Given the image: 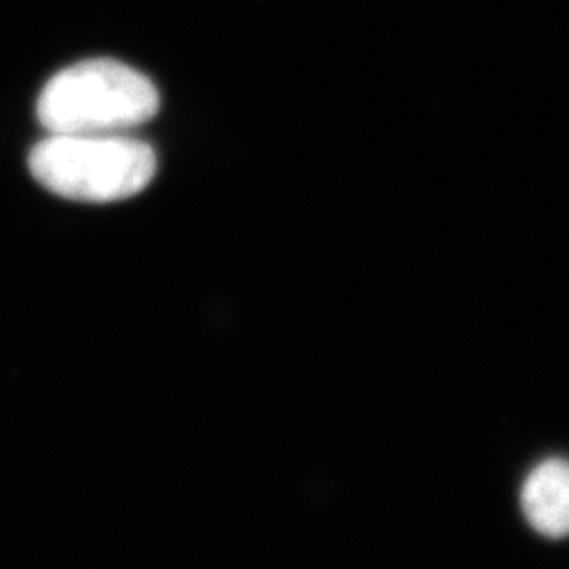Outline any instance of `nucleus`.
Listing matches in <instances>:
<instances>
[{
	"label": "nucleus",
	"instance_id": "1",
	"mask_svg": "<svg viewBox=\"0 0 569 569\" xmlns=\"http://www.w3.org/2000/svg\"><path fill=\"white\" fill-rule=\"evenodd\" d=\"M158 110V89L142 72L104 58L54 74L36 106L50 136H119L150 121Z\"/></svg>",
	"mask_w": 569,
	"mask_h": 569
},
{
	"label": "nucleus",
	"instance_id": "2",
	"mask_svg": "<svg viewBox=\"0 0 569 569\" xmlns=\"http://www.w3.org/2000/svg\"><path fill=\"white\" fill-rule=\"evenodd\" d=\"M28 169L50 192L74 202L110 203L144 191L156 176L152 147L124 136H49Z\"/></svg>",
	"mask_w": 569,
	"mask_h": 569
},
{
	"label": "nucleus",
	"instance_id": "3",
	"mask_svg": "<svg viewBox=\"0 0 569 569\" xmlns=\"http://www.w3.org/2000/svg\"><path fill=\"white\" fill-rule=\"evenodd\" d=\"M521 510L542 537H569V460L546 459L521 487Z\"/></svg>",
	"mask_w": 569,
	"mask_h": 569
}]
</instances>
